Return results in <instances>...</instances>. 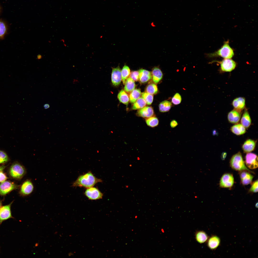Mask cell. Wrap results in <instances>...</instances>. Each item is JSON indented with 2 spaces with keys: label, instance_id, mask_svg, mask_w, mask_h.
<instances>
[{
  "label": "cell",
  "instance_id": "b9f144b4",
  "mask_svg": "<svg viewBox=\"0 0 258 258\" xmlns=\"http://www.w3.org/2000/svg\"><path fill=\"white\" fill-rule=\"evenodd\" d=\"M42 56L41 54H38L37 56V59L38 60H39L42 59Z\"/></svg>",
  "mask_w": 258,
  "mask_h": 258
},
{
  "label": "cell",
  "instance_id": "7bdbcfd3",
  "mask_svg": "<svg viewBox=\"0 0 258 258\" xmlns=\"http://www.w3.org/2000/svg\"><path fill=\"white\" fill-rule=\"evenodd\" d=\"M5 166H4L0 167V171H2L5 168Z\"/></svg>",
  "mask_w": 258,
  "mask_h": 258
},
{
  "label": "cell",
  "instance_id": "2e32d148",
  "mask_svg": "<svg viewBox=\"0 0 258 258\" xmlns=\"http://www.w3.org/2000/svg\"><path fill=\"white\" fill-rule=\"evenodd\" d=\"M138 71L139 80L141 83H146L152 78L151 73L150 71L143 69H140Z\"/></svg>",
  "mask_w": 258,
  "mask_h": 258
},
{
  "label": "cell",
  "instance_id": "4316f807",
  "mask_svg": "<svg viewBox=\"0 0 258 258\" xmlns=\"http://www.w3.org/2000/svg\"><path fill=\"white\" fill-rule=\"evenodd\" d=\"M141 93L139 89H134L131 92L129 97L130 102L134 103L140 97Z\"/></svg>",
  "mask_w": 258,
  "mask_h": 258
},
{
  "label": "cell",
  "instance_id": "8d00e7d4",
  "mask_svg": "<svg viewBox=\"0 0 258 258\" xmlns=\"http://www.w3.org/2000/svg\"><path fill=\"white\" fill-rule=\"evenodd\" d=\"M129 77L132 79L133 81H137L139 80V73L138 71H133L130 73Z\"/></svg>",
  "mask_w": 258,
  "mask_h": 258
},
{
  "label": "cell",
  "instance_id": "f6af8a7d",
  "mask_svg": "<svg viewBox=\"0 0 258 258\" xmlns=\"http://www.w3.org/2000/svg\"><path fill=\"white\" fill-rule=\"evenodd\" d=\"M1 207V201H0V209Z\"/></svg>",
  "mask_w": 258,
  "mask_h": 258
},
{
  "label": "cell",
  "instance_id": "7a4b0ae2",
  "mask_svg": "<svg viewBox=\"0 0 258 258\" xmlns=\"http://www.w3.org/2000/svg\"><path fill=\"white\" fill-rule=\"evenodd\" d=\"M230 165L233 170L239 172L246 171L252 172L246 167L241 153L239 152L233 155L230 161Z\"/></svg>",
  "mask_w": 258,
  "mask_h": 258
},
{
  "label": "cell",
  "instance_id": "f546056e",
  "mask_svg": "<svg viewBox=\"0 0 258 258\" xmlns=\"http://www.w3.org/2000/svg\"><path fill=\"white\" fill-rule=\"evenodd\" d=\"M145 122L147 125L153 128L157 126L159 124L158 118L155 116H152L145 119Z\"/></svg>",
  "mask_w": 258,
  "mask_h": 258
},
{
  "label": "cell",
  "instance_id": "7402d4cb",
  "mask_svg": "<svg viewBox=\"0 0 258 258\" xmlns=\"http://www.w3.org/2000/svg\"><path fill=\"white\" fill-rule=\"evenodd\" d=\"M231 130L233 133L237 135L242 134L246 132L245 128L241 124L233 125L231 127Z\"/></svg>",
  "mask_w": 258,
  "mask_h": 258
},
{
  "label": "cell",
  "instance_id": "1f68e13d",
  "mask_svg": "<svg viewBox=\"0 0 258 258\" xmlns=\"http://www.w3.org/2000/svg\"><path fill=\"white\" fill-rule=\"evenodd\" d=\"M142 97L145 101L146 104L150 105L152 103L153 99V95L149 94L146 92L142 93L141 94Z\"/></svg>",
  "mask_w": 258,
  "mask_h": 258
},
{
  "label": "cell",
  "instance_id": "5b68a950",
  "mask_svg": "<svg viewBox=\"0 0 258 258\" xmlns=\"http://www.w3.org/2000/svg\"><path fill=\"white\" fill-rule=\"evenodd\" d=\"M84 194L89 200H97L101 199L103 194L97 188L91 187L86 188Z\"/></svg>",
  "mask_w": 258,
  "mask_h": 258
},
{
  "label": "cell",
  "instance_id": "d6a6232c",
  "mask_svg": "<svg viewBox=\"0 0 258 258\" xmlns=\"http://www.w3.org/2000/svg\"><path fill=\"white\" fill-rule=\"evenodd\" d=\"M7 28L4 22L0 21V39L3 38L6 33Z\"/></svg>",
  "mask_w": 258,
  "mask_h": 258
},
{
  "label": "cell",
  "instance_id": "277c9868",
  "mask_svg": "<svg viewBox=\"0 0 258 258\" xmlns=\"http://www.w3.org/2000/svg\"><path fill=\"white\" fill-rule=\"evenodd\" d=\"M26 170L25 167L18 163L13 164L11 167L9 173L11 176L13 178L20 179L26 174Z\"/></svg>",
  "mask_w": 258,
  "mask_h": 258
},
{
  "label": "cell",
  "instance_id": "d590c367",
  "mask_svg": "<svg viewBox=\"0 0 258 258\" xmlns=\"http://www.w3.org/2000/svg\"><path fill=\"white\" fill-rule=\"evenodd\" d=\"M250 192L256 193L258 192V180L254 181L252 184L249 190Z\"/></svg>",
  "mask_w": 258,
  "mask_h": 258
},
{
  "label": "cell",
  "instance_id": "30bf717a",
  "mask_svg": "<svg viewBox=\"0 0 258 258\" xmlns=\"http://www.w3.org/2000/svg\"><path fill=\"white\" fill-rule=\"evenodd\" d=\"M121 70L118 66L113 68L111 74V81L113 85L117 86L120 85L121 80Z\"/></svg>",
  "mask_w": 258,
  "mask_h": 258
},
{
  "label": "cell",
  "instance_id": "603a6c76",
  "mask_svg": "<svg viewBox=\"0 0 258 258\" xmlns=\"http://www.w3.org/2000/svg\"><path fill=\"white\" fill-rule=\"evenodd\" d=\"M195 238L197 242L201 244L204 243L207 241L208 236L205 232L203 231H199L196 233Z\"/></svg>",
  "mask_w": 258,
  "mask_h": 258
},
{
  "label": "cell",
  "instance_id": "60d3db41",
  "mask_svg": "<svg viewBox=\"0 0 258 258\" xmlns=\"http://www.w3.org/2000/svg\"><path fill=\"white\" fill-rule=\"evenodd\" d=\"M50 105L48 103H46L44 104L43 106L44 108L45 109H47L50 107Z\"/></svg>",
  "mask_w": 258,
  "mask_h": 258
},
{
  "label": "cell",
  "instance_id": "ffe728a7",
  "mask_svg": "<svg viewBox=\"0 0 258 258\" xmlns=\"http://www.w3.org/2000/svg\"><path fill=\"white\" fill-rule=\"evenodd\" d=\"M256 145V142L255 141L248 139L244 143L242 146V148L244 152L249 153L254 150Z\"/></svg>",
  "mask_w": 258,
  "mask_h": 258
},
{
  "label": "cell",
  "instance_id": "9a60e30c",
  "mask_svg": "<svg viewBox=\"0 0 258 258\" xmlns=\"http://www.w3.org/2000/svg\"><path fill=\"white\" fill-rule=\"evenodd\" d=\"M241 112L235 109L230 112L228 114V121L230 123L236 124L240 121L241 116Z\"/></svg>",
  "mask_w": 258,
  "mask_h": 258
},
{
  "label": "cell",
  "instance_id": "f35d334b",
  "mask_svg": "<svg viewBox=\"0 0 258 258\" xmlns=\"http://www.w3.org/2000/svg\"><path fill=\"white\" fill-rule=\"evenodd\" d=\"M178 124L177 122L175 120H172L170 123V126L172 128L175 127Z\"/></svg>",
  "mask_w": 258,
  "mask_h": 258
},
{
  "label": "cell",
  "instance_id": "52a82bcc",
  "mask_svg": "<svg viewBox=\"0 0 258 258\" xmlns=\"http://www.w3.org/2000/svg\"><path fill=\"white\" fill-rule=\"evenodd\" d=\"M247 166L251 169H254L258 167V157L255 154L248 153L245 157V161Z\"/></svg>",
  "mask_w": 258,
  "mask_h": 258
},
{
  "label": "cell",
  "instance_id": "ba28073f",
  "mask_svg": "<svg viewBox=\"0 0 258 258\" xmlns=\"http://www.w3.org/2000/svg\"><path fill=\"white\" fill-rule=\"evenodd\" d=\"M34 189V186L31 180L27 179L22 185L20 193L23 196H27L31 194Z\"/></svg>",
  "mask_w": 258,
  "mask_h": 258
},
{
  "label": "cell",
  "instance_id": "8992f818",
  "mask_svg": "<svg viewBox=\"0 0 258 258\" xmlns=\"http://www.w3.org/2000/svg\"><path fill=\"white\" fill-rule=\"evenodd\" d=\"M234 179L232 174L226 173L223 174L220 181L219 185L222 188H231L233 186Z\"/></svg>",
  "mask_w": 258,
  "mask_h": 258
},
{
  "label": "cell",
  "instance_id": "d4e9b609",
  "mask_svg": "<svg viewBox=\"0 0 258 258\" xmlns=\"http://www.w3.org/2000/svg\"><path fill=\"white\" fill-rule=\"evenodd\" d=\"M172 104L170 101L165 100L161 102L159 105V111L162 113L168 111L172 107Z\"/></svg>",
  "mask_w": 258,
  "mask_h": 258
},
{
  "label": "cell",
  "instance_id": "6da1fadb",
  "mask_svg": "<svg viewBox=\"0 0 258 258\" xmlns=\"http://www.w3.org/2000/svg\"><path fill=\"white\" fill-rule=\"evenodd\" d=\"M102 180L96 177L92 172L89 171L86 173L80 175L72 185L73 187H80L86 188L93 187Z\"/></svg>",
  "mask_w": 258,
  "mask_h": 258
},
{
  "label": "cell",
  "instance_id": "f1b7e54d",
  "mask_svg": "<svg viewBox=\"0 0 258 258\" xmlns=\"http://www.w3.org/2000/svg\"><path fill=\"white\" fill-rule=\"evenodd\" d=\"M122 80L124 85L125 81L129 76L130 73V70L129 67L127 65H125L121 70Z\"/></svg>",
  "mask_w": 258,
  "mask_h": 258
},
{
  "label": "cell",
  "instance_id": "7c38bea8",
  "mask_svg": "<svg viewBox=\"0 0 258 258\" xmlns=\"http://www.w3.org/2000/svg\"><path fill=\"white\" fill-rule=\"evenodd\" d=\"M12 203L1 207L0 209V224L4 221L12 218L11 210Z\"/></svg>",
  "mask_w": 258,
  "mask_h": 258
},
{
  "label": "cell",
  "instance_id": "ab89813d",
  "mask_svg": "<svg viewBox=\"0 0 258 258\" xmlns=\"http://www.w3.org/2000/svg\"><path fill=\"white\" fill-rule=\"evenodd\" d=\"M226 153H223L222 154L221 159L223 160H224L226 157Z\"/></svg>",
  "mask_w": 258,
  "mask_h": 258
},
{
  "label": "cell",
  "instance_id": "8fae6325",
  "mask_svg": "<svg viewBox=\"0 0 258 258\" xmlns=\"http://www.w3.org/2000/svg\"><path fill=\"white\" fill-rule=\"evenodd\" d=\"M17 186L8 181H4L0 184V195H4L17 187Z\"/></svg>",
  "mask_w": 258,
  "mask_h": 258
},
{
  "label": "cell",
  "instance_id": "e575fe53",
  "mask_svg": "<svg viewBox=\"0 0 258 258\" xmlns=\"http://www.w3.org/2000/svg\"><path fill=\"white\" fill-rule=\"evenodd\" d=\"M8 160L6 154L4 151L0 150V164L5 163L8 161Z\"/></svg>",
  "mask_w": 258,
  "mask_h": 258
},
{
  "label": "cell",
  "instance_id": "44dd1931",
  "mask_svg": "<svg viewBox=\"0 0 258 258\" xmlns=\"http://www.w3.org/2000/svg\"><path fill=\"white\" fill-rule=\"evenodd\" d=\"M251 118L247 110L245 109L241 119V124L245 128H247L251 125Z\"/></svg>",
  "mask_w": 258,
  "mask_h": 258
},
{
  "label": "cell",
  "instance_id": "9c48e42d",
  "mask_svg": "<svg viewBox=\"0 0 258 258\" xmlns=\"http://www.w3.org/2000/svg\"><path fill=\"white\" fill-rule=\"evenodd\" d=\"M220 63L221 69L224 72L231 71L235 69L236 65V62L231 59H225Z\"/></svg>",
  "mask_w": 258,
  "mask_h": 258
},
{
  "label": "cell",
  "instance_id": "836d02e7",
  "mask_svg": "<svg viewBox=\"0 0 258 258\" xmlns=\"http://www.w3.org/2000/svg\"><path fill=\"white\" fill-rule=\"evenodd\" d=\"M181 97L180 94L178 93H175L172 99V103L175 105L179 104L181 103Z\"/></svg>",
  "mask_w": 258,
  "mask_h": 258
},
{
  "label": "cell",
  "instance_id": "83f0119b",
  "mask_svg": "<svg viewBox=\"0 0 258 258\" xmlns=\"http://www.w3.org/2000/svg\"><path fill=\"white\" fill-rule=\"evenodd\" d=\"M146 104L144 99L142 97H140L134 103L132 109L134 110L139 109L145 107Z\"/></svg>",
  "mask_w": 258,
  "mask_h": 258
},
{
  "label": "cell",
  "instance_id": "d6986e66",
  "mask_svg": "<svg viewBox=\"0 0 258 258\" xmlns=\"http://www.w3.org/2000/svg\"><path fill=\"white\" fill-rule=\"evenodd\" d=\"M207 241L208 246L212 250L216 249L220 245V238L215 235L212 236Z\"/></svg>",
  "mask_w": 258,
  "mask_h": 258
},
{
  "label": "cell",
  "instance_id": "484cf974",
  "mask_svg": "<svg viewBox=\"0 0 258 258\" xmlns=\"http://www.w3.org/2000/svg\"><path fill=\"white\" fill-rule=\"evenodd\" d=\"M117 97L120 102L127 105L129 100V97L125 91L122 90L118 93Z\"/></svg>",
  "mask_w": 258,
  "mask_h": 258
},
{
  "label": "cell",
  "instance_id": "3957f363",
  "mask_svg": "<svg viewBox=\"0 0 258 258\" xmlns=\"http://www.w3.org/2000/svg\"><path fill=\"white\" fill-rule=\"evenodd\" d=\"M234 55L233 51L230 46L228 41H227L217 51L212 53L208 54L207 55L209 57L220 56L224 59H231Z\"/></svg>",
  "mask_w": 258,
  "mask_h": 258
},
{
  "label": "cell",
  "instance_id": "ac0fdd59",
  "mask_svg": "<svg viewBox=\"0 0 258 258\" xmlns=\"http://www.w3.org/2000/svg\"><path fill=\"white\" fill-rule=\"evenodd\" d=\"M151 73L152 80L155 83H158L162 79L163 73L159 67H156L153 68Z\"/></svg>",
  "mask_w": 258,
  "mask_h": 258
},
{
  "label": "cell",
  "instance_id": "4dcf8cb0",
  "mask_svg": "<svg viewBox=\"0 0 258 258\" xmlns=\"http://www.w3.org/2000/svg\"><path fill=\"white\" fill-rule=\"evenodd\" d=\"M145 91L146 92L152 95L157 94L158 91L157 87L156 84L151 83L148 85L146 87Z\"/></svg>",
  "mask_w": 258,
  "mask_h": 258
},
{
  "label": "cell",
  "instance_id": "ee69618b",
  "mask_svg": "<svg viewBox=\"0 0 258 258\" xmlns=\"http://www.w3.org/2000/svg\"><path fill=\"white\" fill-rule=\"evenodd\" d=\"M258 203H256V205H255V206H256V207H257H257H258Z\"/></svg>",
  "mask_w": 258,
  "mask_h": 258
},
{
  "label": "cell",
  "instance_id": "e0dca14e",
  "mask_svg": "<svg viewBox=\"0 0 258 258\" xmlns=\"http://www.w3.org/2000/svg\"><path fill=\"white\" fill-rule=\"evenodd\" d=\"M245 104V99L242 97L235 98L232 102V105L234 109L240 112L244 108Z\"/></svg>",
  "mask_w": 258,
  "mask_h": 258
},
{
  "label": "cell",
  "instance_id": "74e56055",
  "mask_svg": "<svg viewBox=\"0 0 258 258\" xmlns=\"http://www.w3.org/2000/svg\"><path fill=\"white\" fill-rule=\"evenodd\" d=\"M7 177L2 171H0V182H3L6 180Z\"/></svg>",
  "mask_w": 258,
  "mask_h": 258
},
{
  "label": "cell",
  "instance_id": "5bb4252c",
  "mask_svg": "<svg viewBox=\"0 0 258 258\" xmlns=\"http://www.w3.org/2000/svg\"><path fill=\"white\" fill-rule=\"evenodd\" d=\"M241 182L243 185H246L251 183L253 177L250 172L243 171L239 172Z\"/></svg>",
  "mask_w": 258,
  "mask_h": 258
},
{
  "label": "cell",
  "instance_id": "4fadbf2b",
  "mask_svg": "<svg viewBox=\"0 0 258 258\" xmlns=\"http://www.w3.org/2000/svg\"><path fill=\"white\" fill-rule=\"evenodd\" d=\"M154 113V110L152 107L146 106L139 109L136 115L138 116L146 119L153 116Z\"/></svg>",
  "mask_w": 258,
  "mask_h": 258
},
{
  "label": "cell",
  "instance_id": "cb8c5ba5",
  "mask_svg": "<svg viewBox=\"0 0 258 258\" xmlns=\"http://www.w3.org/2000/svg\"><path fill=\"white\" fill-rule=\"evenodd\" d=\"M124 85V90L127 92H131L135 87L134 81L130 77L127 79Z\"/></svg>",
  "mask_w": 258,
  "mask_h": 258
}]
</instances>
